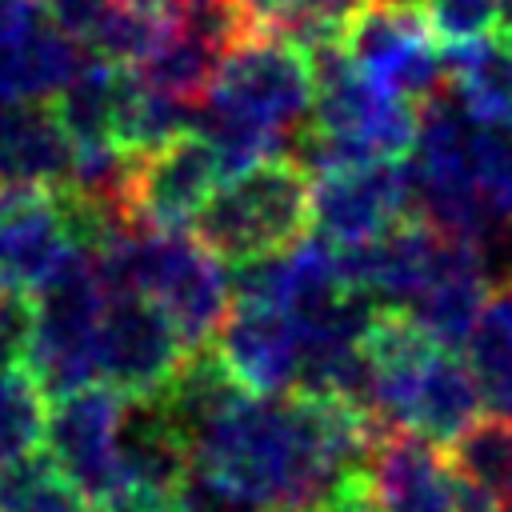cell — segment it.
I'll use <instances>...</instances> for the list:
<instances>
[{"instance_id": "obj_11", "label": "cell", "mask_w": 512, "mask_h": 512, "mask_svg": "<svg viewBox=\"0 0 512 512\" xmlns=\"http://www.w3.org/2000/svg\"><path fill=\"white\" fill-rule=\"evenodd\" d=\"M208 348L220 356V364L244 392L276 396V392L296 388L300 324L292 320L288 308H280L272 300L232 292Z\"/></svg>"}, {"instance_id": "obj_8", "label": "cell", "mask_w": 512, "mask_h": 512, "mask_svg": "<svg viewBox=\"0 0 512 512\" xmlns=\"http://www.w3.org/2000/svg\"><path fill=\"white\" fill-rule=\"evenodd\" d=\"M408 212V168L404 156L396 160H352L336 168L312 172L308 184V220L316 236L332 248H352Z\"/></svg>"}, {"instance_id": "obj_33", "label": "cell", "mask_w": 512, "mask_h": 512, "mask_svg": "<svg viewBox=\"0 0 512 512\" xmlns=\"http://www.w3.org/2000/svg\"><path fill=\"white\" fill-rule=\"evenodd\" d=\"M72 512H92V508H88V504H80V508H72Z\"/></svg>"}, {"instance_id": "obj_22", "label": "cell", "mask_w": 512, "mask_h": 512, "mask_svg": "<svg viewBox=\"0 0 512 512\" xmlns=\"http://www.w3.org/2000/svg\"><path fill=\"white\" fill-rule=\"evenodd\" d=\"M72 508H80V496L48 452L32 448L0 472V512H72Z\"/></svg>"}, {"instance_id": "obj_15", "label": "cell", "mask_w": 512, "mask_h": 512, "mask_svg": "<svg viewBox=\"0 0 512 512\" xmlns=\"http://www.w3.org/2000/svg\"><path fill=\"white\" fill-rule=\"evenodd\" d=\"M72 172V140L60 128L52 100L0 104V184L60 188Z\"/></svg>"}, {"instance_id": "obj_32", "label": "cell", "mask_w": 512, "mask_h": 512, "mask_svg": "<svg viewBox=\"0 0 512 512\" xmlns=\"http://www.w3.org/2000/svg\"><path fill=\"white\" fill-rule=\"evenodd\" d=\"M272 512H320V508H272Z\"/></svg>"}, {"instance_id": "obj_5", "label": "cell", "mask_w": 512, "mask_h": 512, "mask_svg": "<svg viewBox=\"0 0 512 512\" xmlns=\"http://www.w3.org/2000/svg\"><path fill=\"white\" fill-rule=\"evenodd\" d=\"M28 300L32 340L24 372L36 380L44 400L96 384V332L104 312V276L96 252L72 244L56 272L28 292Z\"/></svg>"}, {"instance_id": "obj_31", "label": "cell", "mask_w": 512, "mask_h": 512, "mask_svg": "<svg viewBox=\"0 0 512 512\" xmlns=\"http://www.w3.org/2000/svg\"><path fill=\"white\" fill-rule=\"evenodd\" d=\"M500 20H504V24H512V0H504V8H500Z\"/></svg>"}, {"instance_id": "obj_7", "label": "cell", "mask_w": 512, "mask_h": 512, "mask_svg": "<svg viewBox=\"0 0 512 512\" xmlns=\"http://www.w3.org/2000/svg\"><path fill=\"white\" fill-rule=\"evenodd\" d=\"M176 328L140 292L104 288V312L96 332V380L120 400H152L176 364L184 360Z\"/></svg>"}, {"instance_id": "obj_23", "label": "cell", "mask_w": 512, "mask_h": 512, "mask_svg": "<svg viewBox=\"0 0 512 512\" xmlns=\"http://www.w3.org/2000/svg\"><path fill=\"white\" fill-rule=\"evenodd\" d=\"M360 4L364 0H268L252 24L312 52L320 44H336Z\"/></svg>"}, {"instance_id": "obj_16", "label": "cell", "mask_w": 512, "mask_h": 512, "mask_svg": "<svg viewBox=\"0 0 512 512\" xmlns=\"http://www.w3.org/2000/svg\"><path fill=\"white\" fill-rule=\"evenodd\" d=\"M456 104L484 128L512 136V48L500 36H484L444 52Z\"/></svg>"}, {"instance_id": "obj_19", "label": "cell", "mask_w": 512, "mask_h": 512, "mask_svg": "<svg viewBox=\"0 0 512 512\" xmlns=\"http://www.w3.org/2000/svg\"><path fill=\"white\" fill-rule=\"evenodd\" d=\"M220 44L180 28L168 20L160 44L132 68L148 88L172 96V100H184V104H200L204 100V88L216 72V60H220Z\"/></svg>"}, {"instance_id": "obj_34", "label": "cell", "mask_w": 512, "mask_h": 512, "mask_svg": "<svg viewBox=\"0 0 512 512\" xmlns=\"http://www.w3.org/2000/svg\"><path fill=\"white\" fill-rule=\"evenodd\" d=\"M140 4H164V0H140Z\"/></svg>"}, {"instance_id": "obj_26", "label": "cell", "mask_w": 512, "mask_h": 512, "mask_svg": "<svg viewBox=\"0 0 512 512\" xmlns=\"http://www.w3.org/2000/svg\"><path fill=\"white\" fill-rule=\"evenodd\" d=\"M32 340V300L28 292L0 288V368H24Z\"/></svg>"}, {"instance_id": "obj_6", "label": "cell", "mask_w": 512, "mask_h": 512, "mask_svg": "<svg viewBox=\"0 0 512 512\" xmlns=\"http://www.w3.org/2000/svg\"><path fill=\"white\" fill-rule=\"evenodd\" d=\"M336 44L356 72L416 108L444 92V52L412 0H364Z\"/></svg>"}, {"instance_id": "obj_30", "label": "cell", "mask_w": 512, "mask_h": 512, "mask_svg": "<svg viewBox=\"0 0 512 512\" xmlns=\"http://www.w3.org/2000/svg\"><path fill=\"white\" fill-rule=\"evenodd\" d=\"M496 300L504 304V312H508V320H512V284H508V288H500V292H496Z\"/></svg>"}, {"instance_id": "obj_10", "label": "cell", "mask_w": 512, "mask_h": 512, "mask_svg": "<svg viewBox=\"0 0 512 512\" xmlns=\"http://www.w3.org/2000/svg\"><path fill=\"white\" fill-rule=\"evenodd\" d=\"M224 180L216 148L200 128H188L148 152L132 156L128 176V220L140 228L184 232Z\"/></svg>"}, {"instance_id": "obj_2", "label": "cell", "mask_w": 512, "mask_h": 512, "mask_svg": "<svg viewBox=\"0 0 512 512\" xmlns=\"http://www.w3.org/2000/svg\"><path fill=\"white\" fill-rule=\"evenodd\" d=\"M312 104L308 52L268 28L248 24L216 60L204 88V140L216 148L220 172L232 176L264 156H276L284 128Z\"/></svg>"}, {"instance_id": "obj_28", "label": "cell", "mask_w": 512, "mask_h": 512, "mask_svg": "<svg viewBox=\"0 0 512 512\" xmlns=\"http://www.w3.org/2000/svg\"><path fill=\"white\" fill-rule=\"evenodd\" d=\"M44 0H0V48L32 36L44 24Z\"/></svg>"}, {"instance_id": "obj_3", "label": "cell", "mask_w": 512, "mask_h": 512, "mask_svg": "<svg viewBox=\"0 0 512 512\" xmlns=\"http://www.w3.org/2000/svg\"><path fill=\"white\" fill-rule=\"evenodd\" d=\"M104 288L140 292L176 328L180 344L208 348L216 324L232 300L224 260L212 256L196 236L128 224L96 248Z\"/></svg>"}, {"instance_id": "obj_18", "label": "cell", "mask_w": 512, "mask_h": 512, "mask_svg": "<svg viewBox=\"0 0 512 512\" xmlns=\"http://www.w3.org/2000/svg\"><path fill=\"white\" fill-rule=\"evenodd\" d=\"M80 44L60 28L40 24L32 36L0 48V104L52 100L60 84L76 72Z\"/></svg>"}, {"instance_id": "obj_13", "label": "cell", "mask_w": 512, "mask_h": 512, "mask_svg": "<svg viewBox=\"0 0 512 512\" xmlns=\"http://www.w3.org/2000/svg\"><path fill=\"white\" fill-rule=\"evenodd\" d=\"M488 296H492L488 292V252L476 244L440 236L436 260H432L420 292L400 312H408L436 344L464 348Z\"/></svg>"}, {"instance_id": "obj_9", "label": "cell", "mask_w": 512, "mask_h": 512, "mask_svg": "<svg viewBox=\"0 0 512 512\" xmlns=\"http://www.w3.org/2000/svg\"><path fill=\"white\" fill-rule=\"evenodd\" d=\"M124 420V400L104 388L88 384L68 396L52 400V412H44V452L64 472V480L76 488L80 504L104 500L120 484V460H116V436Z\"/></svg>"}, {"instance_id": "obj_21", "label": "cell", "mask_w": 512, "mask_h": 512, "mask_svg": "<svg viewBox=\"0 0 512 512\" xmlns=\"http://www.w3.org/2000/svg\"><path fill=\"white\" fill-rule=\"evenodd\" d=\"M452 468L492 492L496 500L512 496V420L504 416H476L452 440Z\"/></svg>"}, {"instance_id": "obj_25", "label": "cell", "mask_w": 512, "mask_h": 512, "mask_svg": "<svg viewBox=\"0 0 512 512\" xmlns=\"http://www.w3.org/2000/svg\"><path fill=\"white\" fill-rule=\"evenodd\" d=\"M428 24V32L436 36V44L460 48L472 40H484L500 28V8L504 0H412Z\"/></svg>"}, {"instance_id": "obj_27", "label": "cell", "mask_w": 512, "mask_h": 512, "mask_svg": "<svg viewBox=\"0 0 512 512\" xmlns=\"http://www.w3.org/2000/svg\"><path fill=\"white\" fill-rule=\"evenodd\" d=\"M44 8L52 12L56 28L80 44L88 36V28L100 20V12L108 8V0H44Z\"/></svg>"}, {"instance_id": "obj_24", "label": "cell", "mask_w": 512, "mask_h": 512, "mask_svg": "<svg viewBox=\"0 0 512 512\" xmlns=\"http://www.w3.org/2000/svg\"><path fill=\"white\" fill-rule=\"evenodd\" d=\"M44 392L24 368H0V472L24 452L40 448Z\"/></svg>"}, {"instance_id": "obj_1", "label": "cell", "mask_w": 512, "mask_h": 512, "mask_svg": "<svg viewBox=\"0 0 512 512\" xmlns=\"http://www.w3.org/2000/svg\"><path fill=\"white\" fill-rule=\"evenodd\" d=\"M384 428L340 400L312 392H236L188 440V468L256 512L316 508L356 472Z\"/></svg>"}, {"instance_id": "obj_14", "label": "cell", "mask_w": 512, "mask_h": 512, "mask_svg": "<svg viewBox=\"0 0 512 512\" xmlns=\"http://www.w3.org/2000/svg\"><path fill=\"white\" fill-rule=\"evenodd\" d=\"M72 240L52 188L0 184V288L32 292L68 256Z\"/></svg>"}, {"instance_id": "obj_29", "label": "cell", "mask_w": 512, "mask_h": 512, "mask_svg": "<svg viewBox=\"0 0 512 512\" xmlns=\"http://www.w3.org/2000/svg\"><path fill=\"white\" fill-rule=\"evenodd\" d=\"M228 4H232V8H240V12L248 16V20H256V12H260V8L268 4V0H228Z\"/></svg>"}, {"instance_id": "obj_17", "label": "cell", "mask_w": 512, "mask_h": 512, "mask_svg": "<svg viewBox=\"0 0 512 512\" xmlns=\"http://www.w3.org/2000/svg\"><path fill=\"white\" fill-rule=\"evenodd\" d=\"M124 80H128L124 64L92 56V60H80L76 72L60 84V92L52 96V112L68 132L72 148L112 144V120H116Z\"/></svg>"}, {"instance_id": "obj_4", "label": "cell", "mask_w": 512, "mask_h": 512, "mask_svg": "<svg viewBox=\"0 0 512 512\" xmlns=\"http://www.w3.org/2000/svg\"><path fill=\"white\" fill-rule=\"evenodd\" d=\"M192 224L196 240L224 264L272 256L308 228V172L292 156H264L224 176Z\"/></svg>"}, {"instance_id": "obj_12", "label": "cell", "mask_w": 512, "mask_h": 512, "mask_svg": "<svg viewBox=\"0 0 512 512\" xmlns=\"http://www.w3.org/2000/svg\"><path fill=\"white\" fill-rule=\"evenodd\" d=\"M364 488L376 512H456V472L440 444L384 428L364 464Z\"/></svg>"}, {"instance_id": "obj_20", "label": "cell", "mask_w": 512, "mask_h": 512, "mask_svg": "<svg viewBox=\"0 0 512 512\" xmlns=\"http://www.w3.org/2000/svg\"><path fill=\"white\" fill-rule=\"evenodd\" d=\"M464 344L480 404L488 408V416L512 420V320L496 296H488Z\"/></svg>"}]
</instances>
